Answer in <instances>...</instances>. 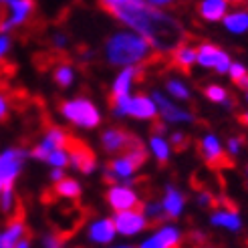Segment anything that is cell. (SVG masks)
<instances>
[{"mask_svg":"<svg viewBox=\"0 0 248 248\" xmlns=\"http://www.w3.org/2000/svg\"><path fill=\"white\" fill-rule=\"evenodd\" d=\"M242 145H244V140H242V138H236V135H234V138H230V140L226 141V154L236 157V155L242 152Z\"/></svg>","mask_w":248,"mask_h":248,"instance_id":"cell-33","label":"cell"},{"mask_svg":"<svg viewBox=\"0 0 248 248\" xmlns=\"http://www.w3.org/2000/svg\"><path fill=\"white\" fill-rule=\"evenodd\" d=\"M198 15L206 22H222L228 15V2L226 0H202L198 4Z\"/></svg>","mask_w":248,"mask_h":248,"instance_id":"cell-22","label":"cell"},{"mask_svg":"<svg viewBox=\"0 0 248 248\" xmlns=\"http://www.w3.org/2000/svg\"><path fill=\"white\" fill-rule=\"evenodd\" d=\"M224 29L232 34H244L248 31V10L240 8V10H232L222 20Z\"/></svg>","mask_w":248,"mask_h":248,"instance_id":"cell-24","label":"cell"},{"mask_svg":"<svg viewBox=\"0 0 248 248\" xmlns=\"http://www.w3.org/2000/svg\"><path fill=\"white\" fill-rule=\"evenodd\" d=\"M236 85H238V87H240V89H246V91H248V75H246V77H244V79H240V81H238V83H236Z\"/></svg>","mask_w":248,"mask_h":248,"instance_id":"cell-43","label":"cell"},{"mask_svg":"<svg viewBox=\"0 0 248 248\" xmlns=\"http://www.w3.org/2000/svg\"><path fill=\"white\" fill-rule=\"evenodd\" d=\"M166 91L176 99V101H190V89H188V85H186L184 81L180 79H168L166 81Z\"/></svg>","mask_w":248,"mask_h":248,"instance_id":"cell-28","label":"cell"},{"mask_svg":"<svg viewBox=\"0 0 248 248\" xmlns=\"http://www.w3.org/2000/svg\"><path fill=\"white\" fill-rule=\"evenodd\" d=\"M147 162V152L141 145V141L135 143L131 150L125 154H121L113 157L103 170V178L111 186H133L135 184V173L140 171V168Z\"/></svg>","mask_w":248,"mask_h":248,"instance_id":"cell-3","label":"cell"},{"mask_svg":"<svg viewBox=\"0 0 248 248\" xmlns=\"http://www.w3.org/2000/svg\"><path fill=\"white\" fill-rule=\"evenodd\" d=\"M69 166L73 170L85 173V176H89V173H93L97 170V157L85 143H81L77 140H71V143H69Z\"/></svg>","mask_w":248,"mask_h":248,"instance_id":"cell-13","label":"cell"},{"mask_svg":"<svg viewBox=\"0 0 248 248\" xmlns=\"http://www.w3.org/2000/svg\"><path fill=\"white\" fill-rule=\"evenodd\" d=\"M228 75H230V79H232L234 83H238L240 79H244V77L248 75V71H246V67H244L242 63H232Z\"/></svg>","mask_w":248,"mask_h":248,"instance_id":"cell-34","label":"cell"},{"mask_svg":"<svg viewBox=\"0 0 248 248\" xmlns=\"http://www.w3.org/2000/svg\"><path fill=\"white\" fill-rule=\"evenodd\" d=\"M200 154L204 157V162L212 168L218 166H228V159H226V150L222 147L220 140L216 138L214 133H206L202 141H200Z\"/></svg>","mask_w":248,"mask_h":248,"instance_id":"cell-17","label":"cell"},{"mask_svg":"<svg viewBox=\"0 0 248 248\" xmlns=\"http://www.w3.org/2000/svg\"><path fill=\"white\" fill-rule=\"evenodd\" d=\"M141 212H143V216L147 218L150 224H152V222H159V220L166 218L164 208H162V204H159V202H145L141 206Z\"/></svg>","mask_w":248,"mask_h":248,"instance_id":"cell-30","label":"cell"},{"mask_svg":"<svg viewBox=\"0 0 248 248\" xmlns=\"http://www.w3.org/2000/svg\"><path fill=\"white\" fill-rule=\"evenodd\" d=\"M69 143H71L69 133L65 129L53 125V127H48L45 131L43 140L29 152V155L34 157V159H39V162H45L46 164V157L48 155H51L53 152H57V150H67Z\"/></svg>","mask_w":248,"mask_h":248,"instance_id":"cell-7","label":"cell"},{"mask_svg":"<svg viewBox=\"0 0 248 248\" xmlns=\"http://www.w3.org/2000/svg\"><path fill=\"white\" fill-rule=\"evenodd\" d=\"M29 157V152L24 147H8L0 154V194L8 188H15L24 162Z\"/></svg>","mask_w":248,"mask_h":248,"instance_id":"cell-5","label":"cell"},{"mask_svg":"<svg viewBox=\"0 0 248 248\" xmlns=\"http://www.w3.org/2000/svg\"><path fill=\"white\" fill-rule=\"evenodd\" d=\"M152 99H154V103L157 107V115L164 119V123H192L194 121L192 111L184 109V107H180L176 103H171L164 93L154 91Z\"/></svg>","mask_w":248,"mask_h":248,"instance_id":"cell-10","label":"cell"},{"mask_svg":"<svg viewBox=\"0 0 248 248\" xmlns=\"http://www.w3.org/2000/svg\"><path fill=\"white\" fill-rule=\"evenodd\" d=\"M140 67H129V69H121L117 75L111 81V99L113 97H127L131 95V89L135 81L140 77Z\"/></svg>","mask_w":248,"mask_h":248,"instance_id":"cell-18","label":"cell"},{"mask_svg":"<svg viewBox=\"0 0 248 248\" xmlns=\"http://www.w3.org/2000/svg\"><path fill=\"white\" fill-rule=\"evenodd\" d=\"M140 140H135L131 133L119 127H109L101 133V147L107 154H117V152H127L138 143Z\"/></svg>","mask_w":248,"mask_h":248,"instance_id":"cell-15","label":"cell"},{"mask_svg":"<svg viewBox=\"0 0 248 248\" xmlns=\"http://www.w3.org/2000/svg\"><path fill=\"white\" fill-rule=\"evenodd\" d=\"M43 248H65V242L59 234H45L43 238Z\"/></svg>","mask_w":248,"mask_h":248,"instance_id":"cell-35","label":"cell"},{"mask_svg":"<svg viewBox=\"0 0 248 248\" xmlns=\"http://www.w3.org/2000/svg\"><path fill=\"white\" fill-rule=\"evenodd\" d=\"M240 121H242V123H244V125L248 127V111H244V113L240 115Z\"/></svg>","mask_w":248,"mask_h":248,"instance_id":"cell-44","label":"cell"},{"mask_svg":"<svg viewBox=\"0 0 248 248\" xmlns=\"http://www.w3.org/2000/svg\"><path fill=\"white\" fill-rule=\"evenodd\" d=\"M105 202L113 212H127V210L141 208V198L133 186H109L105 192Z\"/></svg>","mask_w":248,"mask_h":248,"instance_id":"cell-8","label":"cell"},{"mask_svg":"<svg viewBox=\"0 0 248 248\" xmlns=\"http://www.w3.org/2000/svg\"><path fill=\"white\" fill-rule=\"evenodd\" d=\"M22 238H27V224L22 218H15L0 230V248H15Z\"/></svg>","mask_w":248,"mask_h":248,"instance_id":"cell-21","label":"cell"},{"mask_svg":"<svg viewBox=\"0 0 248 248\" xmlns=\"http://www.w3.org/2000/svg\"><path fill=\"white\" fill-rule=\"evenodd\" d=\"M171 61L173 65L180 67L182 71H190L196 65V46L188 45V43H182L171 51Z\"/></svg>","mask_w":248,"mask_h":248,"instance_id":"cell-23","label":"cell"},{"mask_svg":"<svg viewBox=\"0 0 248 248\" xmlns=\"http://www.w3.org/2000/svg\"><path fill=\"white\" fill-rule=\"evenodd\" d=\"M48 178H51L53 184H59L63 182L67 176H65V170H51V173H48Z\"/></svg>","mask_w":248,"mask_h":248,"instance_id":"cell-41","label":"cell"},{"mask_svg":"<svg viewBox=\"0 0 248 248\" xmlns=\"http://www.w3.org/2000/svg\"><path fill=\"white\" fill-rule=\"evenodd\" d=\"M198 248H208V246H198Z\"/></svg>","mask_w":248,"mask_h":248,"instance_id":"cell-48","label":"cell"},{"mask_svg":"<svg viewBox=\"0 0 248 248\" xmlns=\"http://www.w3.org/2000/svg\"><path fill=\"white\" fill-rule=\"evenodd\" d=\"M85 236L91 244H97V246H107L115 240L117 232H115V226H113V220L111 218H97L93 220L89 226L85 230Z\"/></svg>","mask_w":248,"mask_h":248,"instance_id":"cell-16","label":"cell"},{"mask_svg":"<svg viewBox=\"0 0 248 248\" xmlns=\"http://www.w3.org/2000/svg\"><path fill=\"white\" fill-rule=\"evenodd\" d=\"M115 248H133V246H127V244H121V246H115Z\"/></svg>","mask_w":248,"mask_h":248,"instance_id":"cell-45","label":"cell"},{"mask_svg":"<svg viewBox=\"0 0 248 248\" xmlns=\"http://www.w3.org/2000/svg\"><path fill=\"white\" fill-rule=\"evenodd\" d=\"M125 117H131L135 121H154L157 117V107L152 95L133 93L125 109Z\"/></svg>","mask_w":248,"mask_h":248,"instance_id":"cell-14","label":"cell"},{"mask_svg":"<svg viewBox=\"0 0 248 248\" xmlns=\"http://www.w3.org/2000/svg\"><path fill=\"white\" fill-rule=\"evenodd\" d=\"M67 45H69L67 34H63V32H55V34H53V46H55V48H65Z\"/></svg>","mask_w":248,"mask_h":248,"instance_id":"cell-40","label":"cell"},{"mask_svg":"<svg viewBox=\"0 0 248 248\" xmlns=\"http://www.w3.org/2000/svg\"><path fill=\"white\" fill-rule=\"evenodd\" d=\"M15 248H31V240H29V238H22Z\"/></svg>","mask_w":248,"mask_h":248,"instance_id":"cell-42","label":"cell"},{"mask_svg":"<svg viewBox=\"0 0 248 248\" xmlns=\"http://www.w3.org/2000/svg\"><path fill=\"white\" fill-rule=\"evenodd\" d=\"M182 244V230L173 224H162L157 230L140 242L138 248H180Z\"/></svg>","mask_w":248,"mask_h":248,"instance_id":"cell-12","label":"cell"},{"mask_svg":"<svg viewBox=\"0 0 248 248\" xmlns=\"http://www.w3.org/2000/svg\"><path fill=\"white\" fill-rule=\"evenodd\" d=\"M170 145L178 147V150H182V147H186V145H188V138H186V133H182V131L171 133V138H170Z\"/></svg>","mask_w":248,"mask_h":248,"instance_id":"cell-37","label":"cell"},{"mask_svg":"<svg viewBox=\"0 0 248 248\" xmlns=\"http://www.w3.org/2000/svg\"><path fill=\"white\" fill-rule=\"evenodd\" d=\"M103 10L119 20L127 31L143 36L157 53H171L182 45L184 29L180 22L162 8L143 0H103Z\"/></svg>","mask_w":248,"mask_h":248,"instance_id":"cell-1","label":"cell"},{"mask_svg":"<svg viewBox=\"0 0 248 248\" xmlns=\"http://www.w3.org/2000/svg\"><path fill=\"white\" fill-rule=\"evenodd\" d=\"M198 204H200L202 208H212V206H216V200L208 190H202L200 194H198Z\"/></svg>","mask_w":248,"mask_h":248,"instance_id":"cell-36","label":"cell"},{"mask_svg":"<svg viewBox=\"0 0 248 248\" xmlns=\"http://www.w3.org/2000/svg\"><path fill=\"white\" fill-rule=\"evenodd\" d=\"M196 63L204 69H214L218 75H226L230 71V55L212 43H200L196 46Z\"/></svg>","mask_w":248,"mask_h":248,"instance_id":"cell-6","label":"cell"},{"mask_svg":"<svg viewBox=\"0 0 248 248\" xmlns=\"http://www.w3.org/2000/svg\"><path fill=\"white\" fill-rule=\"evenodd\" d=\"M103 55L111 67L129 69L143 65L154 55V48L143 36L123 29L107 36L103 45Z\"/></svg>","mask_w":248,"mask_h":248,"instance_id":"cell-2","label":"cell"},{"mask_svg":"<svg viewBox=\"0 0 248 248\" xmlns=\"http://www.w3.org/2000/svg\"><path fill=\"white\" fill-rule=\"evenodd\" d=\"M61 115L71 125L81 129H97L101 125V111L89 97H73L61 103Z\"/></svg>","mask_w":248,"mask_h":248,"instance_id":"cell-4","label":"cell"},{"mask_svg":"<svg viewBox=\"0 0 248 248\" xmlns=\"http://www.w3.org/2000/svg\"><path fill=\"white\" fill-rule=\"evenodd\" d=\"M204 95H206V99H210V101H212V103H218V105H228V107H230L228 91H226L222 85H216V83H210V85H206Z\"/></svg>","mask_w":248,"mask_h":248,"instance_id":"cell-29","label":"cell"},{"mask_svg":"<svg viewBox=\"0 0 248 248\" xmlns=\"http://www.w3.org/2000/svg\"><path fill=\"white\" fill-rule=\"evenodd\" d=\"M6 8H8V16L0 22V34H8L12 29L27 22L34 10V2H31V0H8Z\"/></svg>","mask_w":248,"mask_h":248,"instance_id":"cell-11","label":"cell"},{"mask_svg":"<svg viewBox=\"0 0 248 248\" xmlns=\"http://www.w3.org/2000/svg\"><path fill=\"white\" fill-rule=\"evenodd\" d=\"M46 164L53 170H65L69 166V147L67 150H57L46 157Z\"/></svg>","mask_w":248,"mask_h":248,"instance_id":"cell-31","label":"cell"},{"mask_svg":"<svg viewBox=\"0 0 248 248\" xmlns=\"http://www.w3.org/2000/svg\"><path fill=\"white\" fill-rule=\"evenodd\" d=\"M150 154L155 157V162L157 164H168L170 162V157H171V145L170 141L164 138V135H152L150 138Z\"/></svg>","mask_w":248,"mask_h":248,"instance_id":"cell-25","label":"cell"},{"mask_svg":"<svg viewBox=\"0 0 248 248\" xmlns=\"http://www.w3.org/2000/svg\"><path fill=\"white\" fill-rule=\"evenodd\" d=\"M55 192L59 198H65V200H77L83 194V186L75 178H65L63 182L55 184Z\"/></svg>","mask_w":248,"mask_h":248,"instance_id":"cell-26","label":"cell"},{"mask_svg":"<svg viewBox=\"0 0 248 248\" xmlns=\"http://www.w3.org/2000/svg\"><path fill=\"white\" fill-rule=\"evenodd\" d=\"M53 81L61 87V89H69V87L75 83V69H73L69 63L57 65L53 71Z\"/></svg>","mask_w":248,"mask_h":248,"instance_id":"cell-27","label":"cell"},{"mask_svg":"<svg viewBox=\"0 0 248 248\" xmlns=\"http://www.w3.org/2000/svg\"><path fill=\"white\" fill-rule=\"evenodd\" d=\"M159 204H162V208H164L166 218H180L184 208H186V196L176 188V186L168 184Z\"/></svg>","mask_w":248,"mask_h":248,"instance_id":"cell-19","label":"cell"},{"mask_svg":"<svg viewBox=\"0 0 248 248\" xmlns=\"http://www.w3.org/2000/svg\"><path fill=\"white\" fill-rule=\"evenodd\" d=\"M210 224L218 226V228H226L230 232H240L242 230V218H240L236 208L226 206V208H218L210 214Z\"/></svg>","mask_w":248,"mask_h":248,"instance_id":"cell-20","label":"cell"},{"mask_svg":"<svg viewBox=\"0 0 248 248\" xmlns=\"http://www.w3.org/2000/svg\"><path fill=\"white\" fill-rule=\"evenodd\" d=\"M113 220V226H115V232L121 234V236H138V234L145 232L150 228V222L143 216L141 208L140 210H127V212H115L111 216Z\"/></svg>","mask_w":248,"mask_h":248,"instance_id":"cell-9","label":"cell"},{"mask_svg":"<svg viewBox=\"0 0 248 248\" xmlns=\"http://www.w3.org/2000/svg\"><path fill=\"white\" fill-rule=\"evenodd\" d=\"M10 46H12V41L8 34H0V63L4 61V57L10 53Z\"/></svg>","mask_w":248,"mask_h":248,"instance_id":"cell-38","label":"cell"},{"mask_svg":"<svg viewBox=\"0 0 248 248\" xmlns=\"http://www.w3.org/2000/svg\"><path fill=\"white\" fill-rule=\"evenodd\" d=\"M16 206V198H15V188H8L0 194V210H2L4 214H10L12 210Z\"/></svg>","mask_w":248,"mask_h":248,"instance_id":"cell-32","label":"cell"},{"mask_svg":"<svg viewBox=\"0 0 248 248\" xmlns=\"http://www.w3.org/2000/svg\"><path fill=\"white\" fill-rule=\"evenodd\" d=\"M8 113H10V103H8V99L0 93V121H6Z\"/></svg>","mask_w":248,"mask_h":248,"instance_id":"cell-39","label":"cell"},{"mask_svg":"<svg viewBox=\"0 0 248 248\" xmlns=\"http://www.w3.org/2000/svg\"><path fill=\"white\" fill-rule=\"evenodd\" d=\"M246 176H248V166H246Z\"/></svg>","mask_w":248,"mask_h":248,"instance_id":"cell-47","label":"cell"},{"mask_svg":"<svg viewBox=\"0 0 248 248\" xmlns=\"http://www.w3.org/2000/svg\"><path fill=\"white\" fill-rule=\"evenodd\" d=\"M246 101H248V91H246Z\"/></svg>","mask_w":248,"mask_h":248,"instance_id":"cell-46","label":"cell"}]
</instances>
